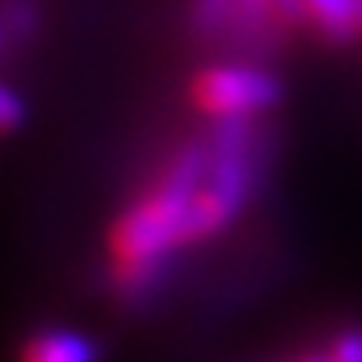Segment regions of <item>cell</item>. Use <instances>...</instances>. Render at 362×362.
<instances>
[{
  "instance_id": "cell-9",
  "label": "cell",
  "mask_w": 362,
  "mask_h": 362,
  "mask_svg": "<svg viewBox=\"0 0 362 362\" xmlns=\"http://www.w3.org/2000/svg\"><path fill=\"white\" fill-rule=\"evenodd\" d=\"M327 362H362V327H345L338 331L327 349H324Z\"/></svg>"
},
{
  "instance_id": "cell-10",
  "label": "cell",
  "mask_w": 362,
  "mask_h": 362,
  "mask_svg": "<svg viewBox=\"0 0 362 362\" xmlns=\"http://www.w3.org/2000/svg\"><path fill=\"white\" fill-rule=\"evenodd\" d=\"M260 4L271 11V18H274V21H278L288 35H296V32H310L303 0H260Z\"/></svg>"
},
{
  "instance_id": "cell-4",
  "label": "cell",
  "mask_w": 362,
  "mask_h": 362,
  "mask_svg": "<svg viewBox=\"0 0 362 362\" xmlns=\"http://www.w3.org/2000/svg\"><path fill=\"white\" fill-rule=\"evenodd\" d=\"M18 362H99V349L74 327H42L21 341Z\"/></svg>"
},
{
  "instance_id": "cell-3",
  "label": "cell",
  "mask_w": 362,
  "mask_h": 362,
  "mask_svg": "<svg viewBox=\"0 0 362 362\" xmlns=\"http://www.w3.org/2000/svg\"><path fill=\"white\" fill-rule=\"evenodd\" d=\"M187 99L204 120H264L285 103V81L253 60L208 64L187 81Z\"/></svg>"
},
{
  "instance_id": "cell-5",
  "label": "cell",
  "mask_w": 362,
  "mask_h": 362,
  "mask_svg": "<svg viewBox=\"0 0 362 362\" xmlns=\"http://www.w3.org/2000/svg\"><path fill=\"white\" fill-rule=\"evenodd\" d=\"M310 32L327 46H349L362 35V0H303Z\"/></svg>"
},
{
  "instance_id": "cell-6",
  "label": "cell",
  "mask_w": 362,
  "mask_h": 362,
  "mask_svg": "<svg viewBox=\"0 0 362 362\" xmlns=\"http://www.w3.org/2000/svg\"><path fill=\"white\" fill-rule=\"evenodd\" d=\"M240 0H187V28L204 46H229Z\"/></svg>"
},
{
  "instance_id": "cell-7",
  "label": "cell",
  "mask_w": 362,
  "mask_h": 362,
  "mask_svg": "<svg viewBox=\"0 0 362 362\" xmlns=\"http://www.w3.org/2000/svg\"><path fill=\"white\" fill-rule=\"evenodd\" d=\"M39 32V11L35 0H7L4 4V21H0V42L4 57L11 60L21 46H28Z\"/></svg>"
},
{
  "instance_id": "cell-1",
  "label": "cell",
  "mask_w": 362,
  "mask_h": 362,
  "mask_svg": "<svg viewBox=\"0 0 362 362\" xmlns=\"http://www.w3.org/2000/svg\"><path fill=\"white\" fill-rule=\"evenodd\" d=\"M208 169V137H190L169 151L158 173L127 201L106 236L110 288L123 306L151 303L187 250V222Z\"/></svg>"
},
{
  "instance_id": "cell-2",
  "label": "cell",
  "mask_w": 362,
  "mask_h": 362,
  "mask_svg": "<svg viewBox=\"0 0 362 362\" xmlns=\"http://www.w3.org/2000/svg\"><path fill=\"white\" fill-rule=\"evenodd\" d=\"M271 134L257 117L211 120L208 130V169L190 208L187 246L218 240L233 229L257 197V187L267 173Z\"/></svg>"
},
{
  "instance_id": "cell-8",
  "label": "cell",
  "mask_w": 362,
  "mask_h": 362,
  "mask_svg": "<svg viewBox=\"0 0 362 362\" xmlns=\"http://www.w3.org/2000/svg\"><path fill=\"white\" fill-rule=\"evenodd\" d=\"M25 113H28V103L21 99V92L11 81H4L0 85V127H4V134H18L25 123Z\"/></svg>"
}]
</instances>
